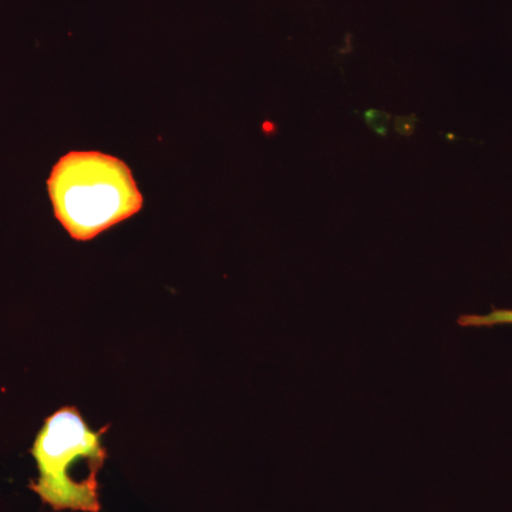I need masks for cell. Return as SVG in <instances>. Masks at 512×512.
<instances>
[{"mask_svg":"<svg viewBox=\"0 0 512 512\" xmlns=\"http://www.w3.org/2000/svg\"><path fill=\"white\" fill-rule=\"evenodd\" d=\"M47 192L56 220L83 242L134 217L144 205L128 164L100 151H70L60 158L47 178Z\"/></svg>","mask_w":512,"mask_h":512,"instance_id":"6da1fadb","label":"cell"},{"mask_svg":"<svg viewBox=\"0 0 512 512\" xmlns=\"http://www.w3.org/2000/svg\"><path fill=\"white\" fill-rule=\"evenodd\" d=\"M76 407H63L43 424L33 443L39 477L29 487L55 511L100 512L99 480L107 450Z\"/></svg>","mask_w":512,"mask_h":512,"instance_id":"7a4b0ae2","label":"cell"},{"mask_svg":"<svg viewBox=\"0 0 512 512\" xmlns=\"http://www.w3.org/2000/svg\"><path fill=\"white\" fill-rule=\"evenodd\" d=\"M461 328H488V326L512 325V309H493L488 315H463L457 319Z\"/></svg>","mask_w":512,"mask_h":512,"instance_id":"3957f363","label":"cell"},{"mask_svg":"<svg viewBox=\"0 0 512 512\" xmlns=\"http://www.w3.org/2000/svg\"><path fill=\"white\" fill-rule=\"evenodd\" d=\"M366 120L377 133H386L387 121H389V117L386 114L380 113V111H369L366 114Z\"/></svg>","mask_w":512,"mask_h":512,"instance_id":"277c9868","label":"cell"}]
</instances>
